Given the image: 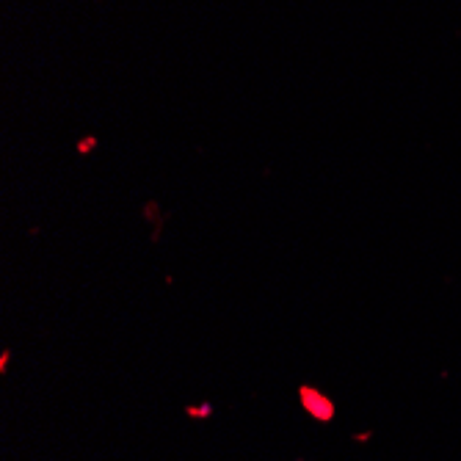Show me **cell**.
Masks as SVG:
<instances>
[{"label":"cell","mask_w":461,"mask_h":461,"mask_svg":"<svg viewBox=\"0 0 461 461\" xmlns=\"http://www.w3.org/2000/svg\"><path fill=\"white\" fill-rule=\"evenodd\" d=\"M298 401H301V409L307 411L309 417H315L318 423H331L337 415L334 401H331L326 392L312 387V384H301V387H298Z\"/></svg>","instance_id":"6da1fadb"},{"label":"cell","mask_w":461,"mask_h":461,"mask_svg":"<svg viewBox=\"0 0 461 461\" xmlns=\"http://www.w3.org/2000/svg\"><path fill=\"white\" fill-rule=\"evenodd\" d=\"M213 403H199V406H185V415L193 417V420H207L213 417Z\"/></svg>","instance_id":"7a4b0ae2"},{"label":"cell","mask_w":461,"mask_h":461,"mask_svg":"<svg viewBox=\"0 0 461 461\" xmlns=\"http://www.w3.org/2000/svg\"><path fill=\"white\" fill-rule=\"evenodd\" d=\"M9 362H11V351L6 348L3 354H0V373H6V370H9Z\"/></svg>","instance_id":"3957f363"},{"label":"cell","mask_w":461,"mask_h":461,"mask_svg":"<svg viewBox=\"0 0 461 461\" xmlns=\"http://www.w3.org/2000/svg\"><path fill=\"white\" fill-rule=\"evenodd\" d=\"M351 439H354V442H370V439H373V431H359V433H351Z\"/></svg>","instance_id":"277c9868"},{"label":"cell","mask_w":461,"mask_h":461,"mask_svg":"<svg viewBox=\"0 0 461 461\" xmlns=\"http://www.w3.org/2000/svg\"><path fill=\"white\" fill-rule=\"evenodd\" d=\"M94 147V138H86V141H80V152H86V149H91Z\"/></svg>","instance_id":"5b68a950"}]
</instances>
